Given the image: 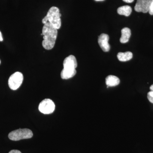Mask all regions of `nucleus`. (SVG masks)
Wrapping results in <instances>:
<instances>
[{
	"mask_svg": "<svg viewBox=\"0 0 153 153\" xmlns=\"http://www.w3.org/2000/svg\"><path fill=\"white\" fill-rule=\"evenodd\" d=\"M63 69L60 73L62 79H68L75 76L77 66L76 57L72 55L66 57L63 61Z\"/></svg>",
	"mask_w": 153,
	"mask_h": 153,
	"instance_id": "obj_2",
	"label": "nucleus"
},
{
	"mask_svg": "<svg viewBox=\"0 0 153 153\" xmlns=\"http://www.w3.org/2000/svg\"><path fill=\"white\" fill-rule=\"evenodd\" d=\"M105 82L107 86L114 87L120 84V80L117 76L110 75L107 76L105 78Z\"/></svg>",
	"mask_w": 153,
	"mask_h": 153,
	"instance_id": "obj_9",
	"label": "nucleus"
},
{
	"mask_svg": "<svg viewBox=\"0 0 153 153\" xmlns=\"http://www.w3.org/2000/svg\"><path fill=\"white\" fill-rule=\"evenodd\" d=\"M123 1L126 3H131L134 1V0H123Z\"/></svg>",
	"mask_w": 153,
	"mask_h": 153,
	"instance_id": "obj_16",
	"label": "nucleus"
},
{
	"mask_svg": "<svg viewBox=\"0 0 153 153\" xmlns=\"http://www.w3.org/2000/svg\"><path fill=\"white\" fill-rule=\"evenodd\" d=\"M149 12L151 15H153V0L151 1L150 7Z\"/></svg>",
	"mask_w": 153,
	"mask_h": 153,
	"instance_id": "obj_14",
	"label": "nucleus"
},
{
	"mask_svg": "<svg viewBox=\"0 0 153 153\" xmlns=\"http://www.w3.org/2000/svg\"><path fill=\"white\" fill-rule=\"evenodd\" d=\"M9 153H22L20 151L18 150H11L10 152H9Z\"/></svg>",
	"mask_w": 153,
	"mask_h": 153,
	"instance_id": "obj_15",
	"label": "nucleus"
},
{
	"mask_svg": "<svg viewBox=\"0 0 153 153\" xmlns=\"http://www.w3.org/2000/svg\"><path fill=\"white\" fill-rule=\"evenodd\" d=\"M147 97L149 101L152 103H153V91H151L149 92H148Z\"/></svg>",
	"mask_w": 153,
	"mask_h": 153,
	"instance_id": "obj_13",
	"label": "nucleus"
},
{
	"mask_svg": "<svg viewBox=\"0 0 153 153\" xmlns=\"http://www.w3.org/2000/svg\"><path fill=\"white\" fill-rule=\"evenodd\" d=\"M57 30L49 22L44 25L42 29V46L47 50H51L55 46L57 36Z\"/></svg>",
	"mask_w": 153,
	"mask_h": 153,
	"instance_id": "obj_1",
	"label": "nucleus"
},
{
	"mask_svg": "<svg viewBox=\"0 0 153 153\" xmlns=\"http://www.w3.org/2000/svg\"><path fill=\"white\" fill-rule=\"evenodd\" d=\"M39 111L44 114H50L55 109V104L49 99H45L40 102L38 107Z\"/></svg>",
	"mask_w": 153,
	"mask_h": 153,
	"instance_id": "obj_6",
	"label": "nucleus"
},
{
	"mask_svg": "<svg viewBox=\"0 0 153 153\" xmlns=\"http://www.w3.org/2000/svg\"><path fill=\"white\" fill-rule=\"evenodd\" d=\"M121 37L120 42L122 44H125L128 42L131 36V31L128 28H124L121 30Z\"/></svg>",
	"mask_w": 153,
	"mask_h": 153,
	"instance_id": "obj_10",
	"label": "nucleus"
},
{
	"mask_svg": "<svg viewBox=\"0 0 153 153\" xmlns=\"http://www.w3.org/2000/svg\"><path fill=\"white\" fill-rule=\"evenodd\" d=\"M109 37L108 35L106 34L102 33L98 37V42L99 45L100 46V48L105 52H108L110 49L108 41Z\"/></svg>",
	"mask_w": 153,
	"mask_h": 153,
	"instance_id": "obj_8",
	"label": "nucleus"
},
{
	"mask_svg": "<svg viewBox=\"0 0 153 153\" xmlns=\"http://www.w3.org/2000/svg\"><path fill=\"white\" fill-rule=\"evenodd\" d=\"M152 0H137L134 7L135 10L137 12L148 13L149 10Z\"/></svg>",
	"mask_w": 153,
	"mask_h": 153,
	"instance_id": "obj_7",
	"label": "nucleus"
},
{
	"mask_svg": "<svg viewBox=\"0 0 153 153\" xmlns=\"http://www.w3.org/2000/svg\"><path fill=\"white\" fill-rule=\"evenodd\" d=\"M0 63H1V60H0Z\"/></svg>",
	"mask_w": 153,
	"mask_h": 153,
	"instance_id": "obj_20",
	"label": "nucleus"
},
{
	"mask_svg": "<svg viewBox=\"0 0 153 153\" xmlns=\"http://www.w3.org/2000/svg\"><path fill=\"white\" fill-rule=\"evenodd\" d=\"M96 1H104V0H95Z\"/></svg>",
	"mask_w": 153,
	"mask_h": 153,
	"instance_id": "obj_19",
	"label": "nucleus"
},
{
	"mask_svg": "<svg viewBox=\"0 0 153 153\" xmlns=\"http://www.w3.org/2000/svg\"><path fill=\"white\" fill-rule=\"evenodd\" d=\"M33 136V132L28 128L19 129L11 132L8 135L9 139L13 141L30 139Z\"/></svg>",
	"mask_w": 153,
	"mask_h": 153,
	"instance_id": "obj_4",
	"label": "nucleus"
},
{
	"mask_svg": "<svg viewBox=\"0 0 153 153\" xmlns=\"http://www.w3.org/2000/svg\"><path fill=\"white\" fill-rule=\"evenodd\" d=\"M61 16L59 9L57 7H52L48 11L47 16L42 20V23L45 25L49 22L54 27L58 30L61 26Z\"/></svg>",
	"mask_w": 153,
	"mask_h": 153,
	"instance_id": "obj_3",
	"label": "nucleus"
},
{
	"mask_svg": "<svg viewBox=\"0 0 153 153\" xmlns=\"http://www.w3.org/2000/svg\"><path fill=\"white\" fill-rule=\"evenodd\" d=\"M117 12L119 15H123L127 17L131 14L132 9L131 7L129 6H122L118 8Z\"/></svg>",
	"mask_w": 153,
	"mask_h": 153,
	"instance_id": "obj_12",
	"label": "nucleus"
},
{
	"mask_svg": "<svg viewBox=\"0 0 153 153\" xmlns=\"http://www.w3.org/2000/svg\"><path fill=\"white\" fill-rule=\"evenodd\" d=\"M3 41V38L2 37V33L0 31V41Z\"/></svg>",
	"mask_w": 153,
	"mask_h": 153,
	"instance_id": "obj_17",
	"label": "nucleus"
},
{
	"mask_svg": "<svg viewBox=\"0 0 153 153\" xmlns=\"http://www.w3.org/2000/svg\"><path fill=\"white\" fill-rule=\"evenodd\" d=\"M150 89L151 91H153V84L151 85L150 87Z\"/></svg>",
	"mask_w": 153,
	"mask_h": 153,
	"instance_id": "obj_18",
	"label": "nucleus"
},
{
	"mask_svg": "<svg viewBox=\"0 0 153 153\" xmlns=\"http://www.w3.org/2000/svg\"><path fill=\"white\" fill-rule=\"evenodd\" d=\"M118 59L122 62H126L131 60L133 57V54L130 52H119L117 55Z\"/></svg>",
	"mask_w": 153,
	"mask_h": 153,
	"instance_id": "obj_11",
	"label": "nucleus"
},
{
	"mask_svg": "<svg viewBox=\"0 0 153 153\" xmlns=\"http://www.w3.org/2000/svg\"><path fill=\"white\" fill-rule=\"evenodd\" d=\"M24 76L21 72H16L12 74L8 80L9 87L12 90H16L22 85Z\"/></svg>",
	"mask_w": 153,
	"mask_h": 153,
	"instance_id": "obj_5",
	"label": "nucleus"
}]
</instances>
